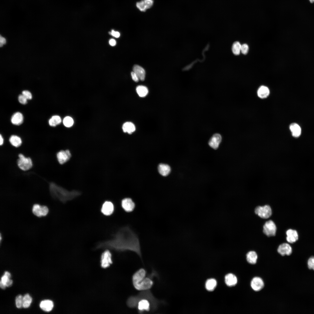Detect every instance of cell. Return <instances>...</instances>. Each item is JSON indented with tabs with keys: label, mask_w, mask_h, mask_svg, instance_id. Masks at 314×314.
Segmentation results:
<instances>
[{
	"label": "cell",
	"mask_w": 314,
	"mask_h": 314,
	"mask_svg": "<svg viewBox=\"0 0 314 314\" xmlns=\"http://www.w3.org/2000/svg\"><path fill=\"white\" fill-rule=\"evenodd\" d=\"M97 248H109L118 251H130L141 258L140 247L136 235L128 227L120 229L111 239L99 243Z\"/></svg>",
	"instance_id": "cell-1"
},
{
	"label": "cell",
	"mask_w": 314,
	"mask_h": 314,
	"mask_svg": "<svg viewBox=\"0 0 314 314\" xmlns=\"http://www.w3.org/2000/svg\"><path fill=\"white\" fill-rule=\"evenodd\" d=\"M160 303L149 290L142 291L137 295L130 296L126 301L129 307L136 308L140 313L156 310Z\"/></svg>",
	"instance_id": "cell-2"
},
{
	"label": "cell",
	"mask_w": 314,
	"mask_h": 314,
	"mask_svg": "<svg viewBox=\"0 0 314 314\" xmlns=\"http://www.w3.org/2000/svg\"><path fill=\"white\" fill-rule=\"evenodd\" d=\"M50 192L52 197L63 203L72 200L79 195L76 191L69 192L57 186H50Z\"/></svg>",
	"instance_id": "cell-3"
},
{
	"label": "cell",
	"mask_w": 314,
	"mask_h": 314,
	"mask_svg": "<svg viewBox=\"0 0 314 314\" xmlns=\"http://www.w3.org/2000/svg\"><path fill=\"white\" fill-rule=\"evenodd\" d=\"M17 163L18 167L24 171H26L31 169L33 166L31 159L29 157H25L21 153L18 155Z\"/></svg>",
	"instance_id": "cell-4"
},
{
	"label": "cell",
	"mask_w": 314,
	"mask_h": 314,
	"mask_svg": "<svg viewBox=\"0 0 314 314\" xmlns=\"http://www.w3.org/2000/svg\"><path fill=\"white\" fill-rule=\"evenodd\" d=\"M255 212L259 217L263 219L268 218L272 214L271 208L268 205L257 206L255 209Z\"/></svg>",
	"instance_id": "cell-5"
},
{
	"label": "cell",
	"mask_w": 314,
	"mask_h": 314,
	"mask_svg": "<svg viewBox=\"0 0 314 314\" xmlns=\"http://www.w3.org/2000/svg\"><path fill=\"white\" fill-rule=\"evenodd\" d=\"M154 285L153 281L149 277H145L138 284L134 286L135 289L139 291L149 290Z\"/></svg>",
	"instance_id": "cell-6"
},
{
	"label": "cell",
	"mask_w": 314,
	"mask_h": 314,
	"mask_svg": "<svg viewBox=\"0 0 314 314\" xmlns=\"http://www.w3.org/2000/svg\"><path fill=\"white\" fill-rule=\"evenodd\" d=\"M263 231L264 233L268 236H274L276 231V225L273 221L269 220L264 225Z\"/></svg>",
	"instance_id": "cell-7"
},
{
	"label": "cell",
	"mask_w": 314,
	"mask_h": 314,
	"mask_svg": "<svg viewBox=\"0 0 314 314\" xmlns=\"http://www.w3.org/2000/svg\"><path fill=\"white\" fill-rule=\"evenodd\" d=\"M49 211V209L47 206H40L38 204L33 205L32 208L33 213L38 217L46 216Z\"/></svg>",
	"instance_id": "cell-8"
},
{
	"label": "cell",
	"mask_w": 314,
	"mask_h": 314,
	"mask_svg": "<svg viewBox=\"0 0 314 314\" xmlns=\"http://www.w3.org/2000/svg\"><path fill=\"white\" fill-rule=\"evenodd\" d=\"M147 271L144 268H141L137 271L133 275L132 282L133 286L138 284L146 277Z\"/></svg>",
	"instance_id": "cell-9"
},
{
	"label": "cell",
	"mask_w": 314,
	"mask_h": 314,
	"mask_svg": "<svg viewBox=\"0 0 314 314\" xmlns=\"http://www.w3.org/2000/svg\"><path fill=\"white\" fill-rule=\"evenodd\" d=\"M112 263L111 253L108 250L105 251L101 256V267L103 268H106L109 267Z\"/></svg>",
	"instance_id": "cell-10"
},
{
	"label": "cell",
	"mask_w": 314,
	"mask_h": 314,
	"mask_svg": "<svg viewBox=\"0 0 314 314\" xmlns=\"http://www.w3.org/2000/svg\"><path fill=\"white\" fill-rule=\"evenodd\" d=\"M71 156L70 151L68 150H60L56 154V158L60 164H63L70 159Z\"/></svg>",
	"instance_id": "cell-11"
},
{
	"label": "cell",
	"mask_w": 314,
	"mask_h": 314,
	"mask_svg": "<svg viewBox=\"0 0 314 314\" xmlns=\"http://www.w3.org/2000/svg\"><path fill=\"white\" fill-rule=\"evenodd\" d=\"M222 140L220 134L216 133L213 134L210 139L208 144L210 147L214 149H217L219 146Z\"/></svg>",
	"instance_id": "cell-12"
},
{
	"label": "cell",
	"mask_w": 314,
	"mask_h": 314,
	"mask_svg": "<svg viewBox=\"0 0 314 314\" xmlns=\"http://www.w3.org/2000/svg\"><path fill=\"white\" fill-rule=\"evenodd\" d=\"M251 286L254 291H258L263 288L264 286V283L261 278L258 277H255L252 279Z\"/></svg>",
	"instance_id": "cell-13"
},
{
	"label": "cell",
	"mask_w": 314,
	"mask_h": 314,
	"mask_svg": "<svg viewBox=\"0 0 314 314\" xmlns=\"http://www.w3.org/2000/svg\"><path fill=\"white\" fill-rule=\"evenodd\" d=\"M121 205L124 210L128 212L133 211L135 206L134 202L130 198L123 199L121 202Z\"/></svg>",
	"instance_id": "cell-14"
},
{
	"label": "cell",
	"mask_w": 314,
	"mask_h": 314,
	"mask_svg": "<svg viewBox=\"0 0 314 314\" xmlns=\"http://www.w3.org/2000/svg\"><path fill=\"white\" fill-rule=\"evenodd\" d=\"M279 253L282 256L290 255L292 252V248L288 243H284L280 245L277 249Z\"/></svg>",
	"instance_id": "cell-15"
},
{
	"label": "cell",
	"mask_w": 314,
	"mask_h": 314,
	"mask_svg": "<svg viewBox=\"0 0 314 314\" xmlns=\"http://www.w3.org/2000/svg\"><path fill=\"white\" fill-rule=\"evenodd\" d=\"M153 0H142L136 3L137 7L141 11L145 12L153 4Z\"/></svg>",
	"instance_id": "cell-16"
},
{
	"label": "cell",
	"mask_w": 314,
	"mask_h": 314,
	"mask_svg": "<svg viewBox=\"0 0 314 314\" xmlns=\"http://www.w3.org/2000/svg\"><path fill=\"white\" fill-rule=\"evenodd\" d=\"M287 241L290 243L295 242L298 239V234L297 232L295 230L289 229L286 231Z\"/></svg>",
	"instance_id": "cell-17"
},
{
	"label": "cell",
	"mask_w": 314,
	"mask_h": 314,
	"mask_svg": "<svg viewBox=\"0 0 314 314\" xmlns=\"http://www.w3.org/2000/svg\"><path fill=\"white\" fill-rule=\"evenodd\" d=\"M114 206L113 204L109 201H106L103 204L101 212L103 214L106 216L111 215L114 211Z\"/></svg>",
	"instance_id": "cell-18"
},
{
	"label": "cell",
	"mask_w": 314,
	"mask_h": 314,
	"mask_svg": "<svg viewBox=\"0 0 314 314\" xmlns=\"http://www.w3.org/2000/svg\"><path fill=\"white\" fill-rule=\"evenodd\" d=\"M237 279L236 276L232 273H229L226 274L225 277V281L226 285L230 287L236 285L237 283Z\"/></svg>",
	"instance_id": "cell-19"
},
{
	"label": "cell",
	"mask_w": 314,
	"mask_h": 314,
	"mask_svg": "<svg viewBox=\"0 0 314 314\" xmlns=\"http://www.w3.org/2000/svg\"><path fill=\"white\" fill-rule=\"evenodd\" d=\"M53 302L49 300H45L42 301L40 304V308L44 311L49 312L53 307Z\"/></svg>",
	"instance_id": "cell-20"
},
{
	"label": "cell",
	"mask_w": 314,
	"mask_h": 314,
	"mask_svg": "<svg viewBox=\"0 0 314 314\" xmlns=\"http://www.w3.org/2000/svg\"><path fill=\"white\" fill-rule=\"evenodd\" d=\"M23 119L22 114L20 112H17L14 114L12 116L11 121L13 124L19 125L23 123Z\"/></svg>",
	"instance_id": "cell-21"
},
{
	"label": "cell",
	"mask_w": 314,
	"mask_h": 314,
	"mask_svg": "<svg viewBox=\"0 0 314 314\" xmlns=\"http://www.w3.org/2000/svg\"><path fill=\"white\" fill-rule=\"evenodd\" d=\"M133 72L137 75L139 79L141 81H144L145 78V73L144 69L138 65H134L133 68Z\"/></svg>",
	"instance_id": "cell-22"
},
{
	"label": "cell",
	"mask_w": 314,
	"mask_h": 314,
	"mask_svg": "<svg viewBox=\"0 0 314 314\" xmlns=\"http://www.w3.org/2000/svg\"><path fill=\"white\" fill-rule=\"evenodd\" d=\"M270 93V91L268 88L264 85L261 86L258 88L257 91L258 96L261 99L267 98L269 95Z\"/></svg>",
	"instance_id": "cell-23"
},
{
	"label": "cell",
	"mask_w": 314,
	"mask_h": 314,
	"mask_svg": "<svg viewBox=\"0 0 314 314\" xmlns=\"http://www.w3.org/2000/svg\"><path fill=\"white\" fill-rule=\"evenodd\" d=\"M289 128L292 135L295 137H298L300 136L301 132V129L297 123H293L290 126Z\"/></svg>",
	"instance_id": "cell-24"
},
{
	"label": "cell",
	"mask_w": 314,
	"mask_h": 314,
	"mask_svg": "<svg viewBox=\"0 0 314 314\" xmlns=\"http://www.w3.org/2000/svg\"><path fill=\"white\" fill-rule=\"evenodd\" d=\"M122 129L124 132L131 134L135 131V127L133 123L127 122L123 124Z\"/></svg>",
	"instance_id": "cell-25"
},
{
	"label": "cell",
	"mask_w": 314,
	"mask_h": 314,
	"mask_svg": "<svg viewBox=\"0 0 314 314\" xmlns=\"http://www.w3.org/2000/svg\"><path fill=\"white\" fill-rule=\"evenodd\" d=\"M10 273L7 271H6L1 277L0 282L5 285L6 287H10L12 285L13 282L12 280L10 279Z\"/></svg>",
	"instance_id": "cell-26"
},
{
	"label": "cell",
	"mask_w": 314,
	"mask_h": 314,
	"mask_svg": "<svg viewBox=\"0 0 314 314\" xmlns=\"http://www.w3.org/2000/svg\"><path fill=\"white\" fill-rule=\"evenodd\" d=\"M160 174L163 176H166L170 173L171 169L170 166L166 164H160L158 167Z\"/></svg>",
	"instance_id": "cell-27"
},
{
	"label": "cell",
	"mask_w": 314,
	"mask_h": 314,
	"mask_svg": "<svg viewBox=\"0 0 314 314\" xmlns=\"http://www.w3.org/2000/svg\"><path fill=\"white\" fill-rule=\"evenodd\" d=\"M257 258V255L256 252L254 251H249L247 254V261L251 264H254L256 263Z\"/></svg>",
	"instance_id": "cell-28"
},
{
	"label": "cell",
	"mask_w": 314,
	"mask_h": 314,
	"mask_svg": "<svg viewBox=\"0 0 314 314\" xmlns=\"http://www.w3.org/2000/svg\"><path fill=\"white\" fill-rule=\"evenodd\" d=\"M9 141L10 144L15 147H18L20 146L22 142V139L20 137L15 135H12L10 137Z\"/></svg>",
	"instance_id": "cell-29"
},
{
	"label": "cell",
	"mask_w": 314,
	"mask_h": 314,
	"mask_svg": "<svg viewBox=\"0 0 314 314\" xmlns=\"http://www.w3.org/2000/svg\"><path fill=\"white\" fill-rule=\"evenodd\" d=\"M136 91L139 97H144L146 96L148 93L147 88L143 85L138 86L136 88Z\"/></svg>",
	"instance_id": "cell-30"
},
{
	"label": "cell",
	"mask_w": 314,
	"mask_h": 314,
	"mask_svg": "<svg viewBox=\"0 0 314 314\" xmlns=\"http://www.w3.org/2000/svg\"><path fill=\"white\" fill-rule=\"evenodd\" d=\"M217 284V281L215 279H208L206 282L205 287L208 290L212 291L215 288Z\"/></svg>",
	"instance_id": "cell-31"
},
{
	"label": "cell",
	"mask_w": 314,
	"mask_h": 314,
	"mask_svg": "<svg viewBox=\"0 0 314 314\" xmlns=\"http://www.w3.org/2000/svg\"><path fill=\"white\" fill-rule=\"evenodd\" d=\"M61 122V117L58 115H55L52 116L49 120V123L50 126H55L59 124Z\"/></svg>",
	"instance_id": "cell-32"
},
{
	"label": "cell",
	"mask_w": 314,
	"mask_h": 314,
	"mask_svg": "<svg viewBox=\"0 0 314 314\" xmlns=\"http://www.w3.org/2000/svg\"><path fill=\"white\" fill-rule=\"evenodd\" d=\"M32 301V298L28 294H26L23 297V307L25 308H28Z\"/></svg>",
	"instance_id": "cell-33"
},
{
	"label": "cell",
	"mask_w": 314,
	"mask_h": 314,
	"mask_svg": "<svg viewBox=\"0 0 314 314\" xmlns=\"http://www.w3.org/2000/svg\"><path fill=\"white\" fill-rule=\"evenodd\" d=\"M241 45L238 41L235 42L232 46V51L233 53L235 55H238L241 51Z\"/></svg>",
	"instance_id": "cell-34"
},
{
	"label": "cell",
	"mask_w": 314,
	"mask_h": 314,
	"mask_svg": "<svg viewBox=\"0 0 314 314\" xmlns=\"http://www.w3.org/2000/svg\"><path fill=\"white\" fill-rule=\"evenodd\" d=\"M63 122L65 126L69 127L73 125L74 120L71 117L69 116H66L64 118Z\"/></svg>",
	"instance_id": "cell-35"
},
{
	"label": "cell",
	"mask_w": 314,
	"mask_h": 314,
	"mask_svg": "<svg viewBox=\"0 0 314 314\" xmlns=\"http://www.w3.org/2000/svg\"><path fill=\"white\" fill-rule=\"evenodd\" d=\"M23 297L21 295L17 296L15 299V304L17 308H21L23 307Z\"/></svg>",
	"instance_id": "cell-36"
},
{
	"label": "cell",
	"mask_w": 314,
	"mask_h": 314,
	"mask_svg": "<svg viewBox=\"0 0 314 314\" xmlns=\"http://www.w3.org/2000/svg\"><path fill=\"white\" fill-rule=\"evenodd\" d=\"M307 265L308 268L309 269L314 270V256L310 257L308 260Z\"/></svg>",
	"instance_id": "cell-37"
},
{
	"label": "cell",
	"mask_w": 314,
	"mask_h": 314,
	"mask_svg": "<svg viewBox=\"0 0 314 314\" xmlns=\"http://www.w3.org/2000/svg\"><path fill=\"white\" fill-rule=\"evenodd\" d=\"M249 50V47L247 44H243L241 45V51L244 54L247 53Z\"/></svg>",
	"instance_id": "cell-38"
},
{
	"label": "cell",
	"mask_w": 314,
	"mask_h": 314,
	"mask_svg": "<svg viewBox=\"0 0 314 314\" xmlns=\"http://www.w3.org/2000/svg\"><path fill=\"white\" fill-rule=\"evenodd\" d=\"M23 94L28 100L31 99L32 98V95L30 92L28 90H24L22 92Z\"/></svg>",
	"instance_id": "cell-39"
},
{
	"label": "cell",
	"mask_w": 314,
	"mask_h": 314,
	"mask_svg": "<svg viewBox=\"0 0 314 314\" xmlns=\"http://www.w3.org/2000/svg\"><path fill=\"white\" fill-rule=\"evenodd\" d=\"M18 101L21 104H25L27 103V99L22 94L19 95Z\"/></svg>",
	"instance_id": "cell-40"
},
{
	"label": "cell",
	"mask_w": 314,
	"mask_h": 314,
	"mask_svg": "<svg viewBox=\"0 0 314 314\" xmlns=\"http://www.w3.org/2000/svg\"><path fill=\"white\" fill-rule=\"evenodd\" d=\"M131 74L132 79L135 82H138L139 79L136 74L134 72H132Z\"/></svg>",
	"instance_id": "cell-41"
},
{
	"label": "cell",
	"mask_w": 314,
	"mask_h": 314,
	"mask_svg": "<svg viewBox=\"0 0 314 314\" xmlns=\"http://www.w3.org/2000/svg\"><path fill=\"white\" fill-rule=\"evenodd\" d=\"M110 33L112 36L116 38L119 37L120 35V34L118 32L115 31L113 30H112L111 32Z\"/></svg>",
	"instance_id": "cell-42"
},
{
	"label": "cell",
	"mask_w": 314,
	"mask_h": 314,
	"mask_svg": "<svg viewBox=\"0 0 314 314\" xmlns=\"http://www.w3.org/2000/svg\"><path fill=\"white\" fill-rule=\"evenodd\" d=\"M6 39L1 37L0 36V46L1 47L3 44H6Z\"/></svg>",
	"instance_id": "cell-43"
},
{
	"label": "cell",
	"mask_w": 314,
	"mask_h": 314,
	"mask_svg": "<svg viewBox=\"0 0 314 314\" xmlns=\"http://www.w3.org/2000/svg\"><path fill=\"white\" fill-rule=\"evenodd\" d=\"M110 44L112 46H114L116 44V41L114 39H111L109 41Z\"/></svg>",
	"instance_id": "cell-44"
},
{
	"label": "cell",
	"mask_w": 314,
	"mask_h": 314,
	"mask_svg": "<svg viewBox=\"0 0 314 314\" xmlns=\"http://www.w3.org/2000/svg\"><path fill=\"white\" fill-rule=\"evenodd\" d=\"M3 139L1 135H0V145L1 146L3 145Z\"/></svg>",
	"instance_id": "cell-45"
},
{
	"label": "cell",
	"mask_w": 314,
	"mask_h": 314,
	"mask_svg": "<svg viewBox=\"0 0 314 314\" xmlns=\"http://www.w3.org/2000/svg\"><path fill=\"white\" fill-rule=\"evenodd\" d=\"M0 287L2 289H5L6 288V286L5 285H4V284H3V283H2L0 281Z\"/></svg>",
	"instance_id": "cell-46"
},
{
	"label": "cell",
	"mask_w": 314,
	"mask_h": 314,
	"mask_svg": "<svg viewBox=\"0 0 314 314\" xmlns=\"http://www.w3.org/2000/svg\"><path fill=\"white\" fill-rule=\"evenodd\" d=\"M311 3L314 2V0H309Z\"/></svg>",
	"instance_id": "cell-47"
}]
</instances>
